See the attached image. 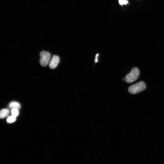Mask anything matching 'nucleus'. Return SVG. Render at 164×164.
<instances>
[{
  "mask_svg": "<svg viewBox=\"0 0 164 164\" xmlns=\"http://www.w3.org/2000/svg\"><path fill=\"white\" fill-rule=\"evenodd\" d=\"M146 87L145 83L141 81L130 86L128 88V91L131 94H135L144 91Z\"/></svg>",
  "mask_w": 164,
  "mask_h": 164,
  "instance_id": "f257e3e1",
  "label": "nucleus"
},
{
  "mask_svg": "<svg viewBox=\"0 0 164 164\" xmlns=\"http://www.w3.org/2000/svg\"><path fill=\"white\" fill-rule=\"evenodd\" d=\"M139 75V70L137 67H133L131 72L126 76L125 80L127 83H132L138 79Z\"/></svg>",
  "mask_w": 164,
  "mask_h": 164,
  "instance_id": "f03ea898",
  "label": "nucleus"
},
{
  "mask_svg": "<svg viewBox=\"0 0 164 164\" xmlns=\"http://www.w3.org/2000/svg\"><path fill=\"white\" fill-rule=\"evenodd\" d=\"M40 62L42 66L46 67L49 64L51 59V55L49 53L46 51L41 52L40 53Z\"/></svg>",
  "mask_w": 164,
  "mask_h": 164,
  "instance_id": "7ed1b4c3",
  "label": "nucleus"
},
{
  "mask_svg": "<svg viewBox=\"0 0 164 164\" xmlns=\"http://www.w3.org/2000/svg\"><path fill=\"white\" fill-rule=\"evenodd\" d=\"M60 61L59 57L57 55L53 56L49 64V67L51 69L56 68L58 65Z\"/></svg>",
  "mask_w": 164,
  "mask_h": 164,
  "instance_id": "20e7f679",
  "label": "nucleus"
},
{
  "mask_svg": "<svg viewBox=\"0 0 164 164\" xmlns=\"http://www.w3.org/2000/svg\"><path fill=\"white\" fill-rule=\"evenodd\" d=\"M9 113L10 111L8 109H2L0 112V117L1 119L4 118L8 116Z\"/></svg>",
  "mask_w": 164,
  "mask_h": 164,
  "instance_id": "39448f33",
  "label": "nucleus"
},
{
  "mask_svg": "<svg viewBox=\"0 0 164 164\" xmlns=\"http://www.w3.org/2000/svg\"><path fill=\"white\" fill-rule=\"evenodd\" d=\"M9 107L11 109H16L19 110L21 106L19 103L16 102H12L9 104Z\"/></svg>",
  "mask_w": 164,
  "mask_h": 164,
  "instance_id": "423d86ee",
  "label": "nucleus"
},
{
  "mask_svg": "<svg viewBox=\"0 0 164 164\" xmlns=\"http://www.w3.org/2000/svg\"><path fill=\"white\" fill-rule=\"evenodd\" d=\"M16 120V117L12 115L8 117L7 121V123L11 124L14 122Z\"/></svg>",
  "mask_w": 164,
  "mask_h": 164,
  "instance_id": "0eeeda50",
  "label": "nucleus"
},
{
  "mask_svg": "<svg viewBox=\"0 0 164 164\" xmlns=\"http://www.w3.org/2000/svg\"><path fill=\"white\" fill-rule=\"evenodd\" d=\"M11 113L12 115L16 117L19 114V109H11Z\"/></svg>",
  "mask_w": 164,
  "mask_h": 164,
  "instance_id": "6e6552de",
  "label": "nucleus"
},
{
  "mask_svg": "<svg viewBox=\"0 0 164 164\" xmlns=\"http://www.w3.org/2000/svg\"><path fill=\"white\" fill-rule=\"evenodd\" d=\"M119 4L120 5H127L128 3V1L127 0H119Z\"/></svg>",
  "mask_w": 164,
  "mask_h": 164,
  "instance_id": "1a4fd4ad",
  "label": "nucleus"
},
{
  "mask_svg": "<svg viewBox=\"0 0 164 164\" xmlns=\"http://www.w3.org/2000/svg\"><path fill=\"white\" fill-rule=\"evenodd\" d=\"M98 56H99V54H97L96 55V57H95V61L96 63H97V62H98Z\"/></svg>",
  "mask_w": 164,
  "mask_h": 164,
  "instance_id": "9d476101",
  "label": "nucleus"
},
{
  "mask_svg": "<svg viewBox=\"0 0 164 164\" xmlns=\"http://www.w3.org/2000/svg\"><path fill=\"white\" fill-rule=\"evenodd\" d=\"M124 80H125V79H123V81H124Z\"/></svg>",
  "mask_w": 164,
  "mask_h": 164,
  "instance_id": "9b49d317",
  "label": "nucleus"
}]
</instances>
